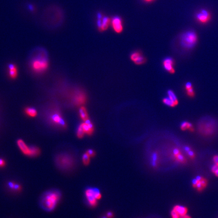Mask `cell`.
Wrapping results in <instances>:
<instances>
[{"instance_id":"4dcf8cb0","label":"cell","mask_w":218,"mask_h":218,"mask_svg":"<svg viewBox=\"0 0 218 218\" xmlns=\"http://www.w3.org/2000/svg\"><path fill=\"white\" fill-rule=\"evenodd\" d=\"M86 153L88 154V155L90 157H94L95 154V152H94V150H88Z\"/></svg>"},{"instance_id":"7a4b0ae2","label":"cell","mask_w":218,"mask_h":218,"mask_svg":"<svg viewBox=\"0 0 218 218\" xmlns=\"http://www.w3.org/2000/svg\"><path fill=\"white\" fill-rule=\"evenodd\" d=\"M61 193L59 190L52 189L46 191L40 199V205L45 211L51 212L56 208L61 199Z\"/></svg>"},{"instance_id":"c3c4849f","label":"cell","mask_w":218,"mask_h":218,"mask_svg":"<svg viewBox=\"0 0 218 218\" xmlns=\"http://www.w3.org/2000/svg\"><path fill=\"white\" fill-rule=\"evenodd\" d=\"M217 165H218V164H217Z\"/></svg>"},{"instance_id":"f546056e","label":"cell","mask_w":218,"mask_h":218,"mask_svg":"<svg viewBox=\"0 0 218 218\" xmlns=\"http://www.w3.org/2000/svg\"><path fill=\"white\" fill-rule=\"evenodd\" d=\"M15 183L14 182H13L10 181L8 183V186L9 188L10 189L13 190L14 189V188Z\"/></svg>"},{"instance_id":"ee69618b","label":"cell","mask_w":218,"mask_h":218,"mask_svg":"<svg viewBox=\"0 0 218 218\" xmlns=\"http://www.w3.org/2000/svg\"><path fill=\"white\" fill-rule=\"evenodd\" d=\"M185 149L186 151H187V152L190 150V149L189 146H186V147H185Z\"/></svg>"},{"instance_id":"e575fe53","label":"cell","mask_w":218,"mask_h":218,"mask_svg":"<svg viewBox=\"0 0 218 218\" xmlns=\"http://www.w3.org/2000/svg\"><path fill=\"white\" fill-rule=\"evenodd\" d=\"M5 165H6V162L5 161V160L0 158V167H4Z\"/></svg>"},{"instance_id":"ba28073f","label":"cell","mask_w":218,"mask_h":218,"mask_svg":"<svg viewBox=\"0 0 218 218\" xmlns=\"http://www.w3.org/2000/svg\"><path fill=\"white\" fill-rule=\"evenodd\" d=\"M31 68L36 73H43L49 67V62L45 57H38L31 62Z\"/></svg>"},{"instance_id":"6da1fadb","label":"cell","mask_w":218,"mask_h":218,"mask_svg":"<svg viewBox=\"0 0 218 218\" xmlns=\"http://www.w3.org/2000/svg\"><path fill=\"white\" fill-rule=\"evenodd\" d=\"M198 133L204 136H212L218 132V120L210 115H205L198 119L197 123Z\"/></svg>"},{"instance_id":"3957f363","label":"cell","mask_w":218,"mask_h":218,"mask_svg":"<svg viewBox=\"0 0 218 218\" xmlns=\"http://www.w3.org/2000/svg\"><path fill=\"white\" fill-rule=\"evenodd\" d=\"M55 162L57 167L64 172L72 170L75 166V161L72 154L68 150H61L56 154Z\"/></svg>"},{"instance_id":"2e32d148","label":"cell","mask_w":218,"mask_h":218,"mask_svg":"<svg viewBox=\"0 0 218 218\" xmlns=\"http://www.w3.org/2000/svg\"><path fill=\"white\" fill-rule=\"evenodd\" d=\"M85 101H86V96L82 92H80L79 94L76 95L75 97V101L77 104L81 105L84 103Z\"/></svg>"},{"instance_id":"30bf717a","label":"cell","mask_w":218,"mask_h":218,"mask_svg":"<svg viewBox=\"0 0 218 218\" xmlns=\"http://www.w3.org/2000/svg\"><path fill=\"white\" fill-rule=\"evenodd\" d=\"M112 25L114 30L118 33H122L123 29L122 19L119 16H115L112 19Z\"/></svg>"},{"instance_id":"9c48e42d","label":"cell","mask_w":218,"mask_h":218,"mask_svg":"<svg viewBox=\"0 0 218 218\" xmlns=\"http://www.w3.org/2000/svg\"><path fill=\"white\" fill-rule=\"evenodd\" d=\"M50 120L53 124L60 126L63 128H66L67 124L59 112L57 111L53 112L51 115Z\"/></svg>"},{"instance_id":"4316f807","label":"cell","mask_w":218,"mask_h":218,"mask_svg":"<svg viewBox=\"0 0 218 218\" xmlns=\"http://www.w3.org/2000/svg\"><path fill=\"white\" fill-rule=\"evenodd\" d=\"M94 190H95V198H96V200H99V198L101 197V193L99 192V190L97 189H94Z\"/></svg>"},{"instance_id":"7bdbcfd3","label":"cell","mask_w":218,"mask_h":218,"mask_svg":"<svg viewBox=\"0 0 218 218\" xmlns=\"http://www.w3.org/2000/svg\"><path fill=\"white\" fill-rule=\"evenodd\" d=\"M197 180H198V181H201V179H203V178L202 177H200V176H197Z\"/></svg>"},{"instance_id":"7402d4cb","label":"cell","mask_w":218,"mask_h":218,"mask_svg":"<svg viewBox=\"0 0 218 218\" xmlns=\"http://www.w3.org/2000/svg\"><path fill=\"white\" fill-rule=\"evenodd\" d=\"M181 129L182 130H185L186 129H189L190 130H193V125L189 122L184 121V122H182L181 124Z\"/></svg>"},{"instance_id":"d590c367","label":"cell","mask_w":218,"mask_h":218,"mask_svg":"<svg viewBox=\"0 0 218 218\" xmlns=\"http://www.w3.org/2000/svg\"><path fill=\"white\" fill-rule=\"evenodd\" d=\"M193 88V87H192V84H191V83L190 82H187L186 83V84H185V88L186 89H190V88Z\"/></svg>"},{"instance_id":"7dc6e473","label":"cell","mask_w":218,"mask_h":218,"mask_svg":"<svg viewBox=\"0 0 218 218\" xmlns=\"http://www.w3.org/2000/svg\"><path fill=\"white\" fill-rule=\"evenodd\" d=\"M102 218H108V217H105V216H103V217H102Z\"/></svg>"},{"instance_id":"ab89813d","label":"cell","mask_w":218,"mask_h":218,"mask_svg":"<svg viewBox=\"0 0 218 218\" xmlns=\"http://www.w3.org/2000/svg\"><path fill=\"white\" fill-rule=\"evenodd\" d=\"M107 217L108 218H112L113 216V214L112 212H107Z\"/></svg>"},{"instance_id":"d6986e66","label":"cell","mask_w":218,"mask_h":218,"mask_svg":"<svg viewBox=\"0 0 218 218\" xmlns=\"http://www.w3.org/2000/svg\"><path fill=\"white\" fill-rule=\"evenodd\" d=\"M173 210H174L180 216L185 215L187 212V208L181 205H176Z\"/></svg>"},{"instance_id":"b9f144b4","label":"cell","mask_w":218,"mask_h":218,"mask_svg":"<svg viewBox=\"0 0 218 218\" xmlns=\"http://www.w3.org/2000/svg\"><path fill=\"white\" fill-rule=\"evenodd\" d=\"M181 218H191V217L187 215H185L182 216H181Z\"/></svg>"},{"instance_id":"f1b7e54d","label":"cell","mask_w":218,"mask_h":218,"mask_svg":"<svg viewBox=\"0 0 218 218\" xmlns=\"http://www.w3.org/2000/svg\"><path fill=\"white\" fill-rule=\"evenodd\" d=\"M176 158H177V160H178L179 161L181 162H183L185 161V159H184V157L182 155V154H178L177 156H176Z\"/></svg>"},{"instance_id":"ac0fdd59","label":"cell","mask_w":218,"mask_h":218,"mask_svg":"<svg viewBox=\"0 0 218 218\" xmlns=\"http://www.w3.org/2000/svg\"><path fill=\"white\" fill-rule=\"evenodd\" d=\"M111 22L110 18L109 17H105L102 19V26H101V29L100 31H103L106 30L108 29L109 24Z\"/></svg>"},{"instance_id":"cb8c5ba5","label":"cell","mask_w":218,"mask_h":218,"mask_svg":"<svg viewBox=\"0 0 218 218\" xmlns=\"http://www.w3.org/2000/svg\"><path fill=\"white\" fill-rule=\"evenodd\" d=\"M163 102L165 105H167L168 106L172 107L175 106L174 103L170 99V98H169L168 96L165 98L163 99Z\"/></svg>"},{"instance_id":"bcb514c9","label":"cell","mask_w":218,"mask_h":218,"mask_svg":"<svg viewBox=\"0 0 218 218\" xmlns=\"http://www.w3.org/2000/svg\"><path fill=\"white\" fill-rule=\"evenodd\" d=\"M215 174L216 176L218 177V170H217V171H216V172L215 173Z\"/></svg>"},{"instance_id":"484cf974","label":"cell","mask_w":218,"mask_h":218,"mask_svg":"<svg viewBox=\"0 0 218 218\" xmlns=\"http://www.w3.org/2000/svg\"><path fill=\"white\" fill-rule=\"evenodd\" d=\"M171 214L172 218H181V216L174 210L172 211Z\"/></svg>"},{"instance_id":"f6af8a7d","label":"cell","mask_w":218,"mask_h":218,"mask_svg":"<svg viewBox=\"0 0 218 218\" xmlns=\"http://www.w3.org/2000/svg\"><path fill=\"white\" fill-rule=\"evenodd\" d=\"M144 1L146 2H147V3H150V2H152L154 0H144Z\"/></svg>"},{"instance_id":"7c38bea8","label":"cell","mask_w":218,"mask_h":218,"mask_svg":"<svg viewBox=\"0 0 218 218\" xmlns=\"http://www.w3.org/2000/svg\"><path fill=\"white\" fill-rule=\"evenodd\" d=\"M131 59L136 64L141 65L145 63L146 58L143 57L141 53L138 51L133 52L130 56Z\"/></svg>"},{"instance_id":"74e56055","label":"cell","mask_w":218,"mask_h":218,"mask_svg":"<svg viewBox=\"0 0 218 218\" xmlns=\"http://www.w3.org/2000/svg\"><path fill=\"white\" fill-rule=\"evenodd\" d=\"M188 154H189V156L190 157L192 158L194 157V153H193V151H191V150H189V151L188 152Z\"/></svg>"},{"instance_id":"603a6c76","label":"cell","mask_w":218,"mask_h":218,"mask_svg":"<svg viewBox=\"0 0 218 218\" xmlns=\"http://www.w3.org/2000/svg\"><path fill=\"white\" fill-rule=\"evenodd\" d=\"M84 133H85V132L84 131V129H83L82 125H81V124H80V126H79V127H78V129H77V136L78 138H81L84 137Z\"/></svg>"},{"instance_id":"1f68e13d","label":"cell","mask_w":218,"mask_h":218,"mask_svg":"<svg viewBox=\"0 0 218 218\" xmlns=\"http://www.w3.org/2000/svg\"><path fill=\"white\" fill-rule=\"evenodd\" d=\"M197 189H198V191H201V190H202L203 189H204L203 186L202 185L201 182L200 181L198 182V184L197 185Z\"/></svg>"},{"instance_id":"8992f818","label":"cell","mask_w":218,"mask_h":218,"mask_svg":"<svg viewBox=\"0 0 218 218\" xmlns=\"http://www.w3.org/2000/svg\"><path fill=\"white\" fill-rule=\"evenodd\" d=\"M43 20L49 23L60 25L64 20L63 12L57 6H51L48 8L43 13Z\"/></svg>"},{"instance_id":"52a82bcc","label":"cell","mask_w":218,"mask_h":218,"mask_svg":"<svg viewBox=\"0 0 218 218\" xmlns=\"http://www.w3.org/2000/svg\"><path fill=\"white\" fill-rule=\"evenodd\" d=\"M17 143L21 151L26 156L36 157L41 154V150L38 147L36 146H29L22 139L17 140Z\"/></svg>"},{"instance_id":"5bb4252c","label":"cell","mask_w":218,"mask_h":218,"mask_svg":"<svg viewBox=\"0 0 218 218\" xmlns=\"http://www.w3.org/2000/svg\"><path fill=\"white\" fill-rule=\"evenodd\" d=\"M82 125L84 131L88 135H91L94 131V125L91 123V121L88 119L81 124Z\"/></svg>"},{"instance_id":"44dd1931","label":"cell","mask_w":218,"mask_h":218,"mask_svg":"<svg viewBox=\"0 0 218 218\" xmlns=\"http://www.w3.org/2000/svg\"><path fill=\"white\" fill-rule=\"evenodd\" d=\"M168 95L169 98H170V99L174 103L175 106L178 105V99H177V96H176L175 94H174V92H173V91H171V90L168 91Z\"/></svg>"},{"instance_id":"4fadbf2b","label":"cell","mask_w":218,"mask_h":218,"mask_svg":"<svg viewBox=\"0 0 218 218\" xmlns=\"http://www.w3.org/2000/svg\"><path fill=\"white\" fill-rule=\"evenodd\" d=\"M163 65H164L165 69L167 71H168L169 72L171 73H174V61L171 58L168 57V58L165 59L163 62Z\"/></svg>"},{"instance_id":"277c9868","label":"cell","mask_w":218,"mask_h":218,"mask_svg":"<svg viewBox=\"0 0 218 218\" xmlns=\"http://www.w3.org/2000/svg\"><path fill=\"white\" fill-rule=\"evenodd\" d=\"M179 44L184 50L190 51L196 47L198 41V36L195 30L189 29L179 36Z\"/></svg>"},{"instance_id":"5b68a950","label":"cell","mask_w":218,"mask_h":218,"mask_svg":"<svg viewBox=\"0 0 218 218\" xmlns=\"http://www.w3.org/2000/svg\"><path fill=\"white\" fill-rule=\"evenodd\" d=\"M193 19L197 24L201 26H207L211 24L214 19V14L210 8L206 7L198 8L194 11Z\"/></svg>"},{"instance_id":"ffe728a7","label":"cell","mask_w":218,"mask_h":218,"mask_svg":"<svg viewBox=\"0 0 218 218\" xmlns=\"http://www.w3.org/2000/svg\"><path fill=\"white\" fill-rule=\"evenodd\" d=\"M79 114H80V117L82 119V120L84 121H87L88 119V112L87 109L84 107H81L80 108L79 111Z\"/></svg>"},{"instance_id":"9a60e30c","label":"cell","mask_w":218,"mask_h":218,"mask_svg":"<svg viewBox=\"0 0 218 218\" xmlns=\"http://www.w3.org/2000/svg\"><path fill=\"white\" fill-rule=\"evenodd\" d=\"M9 76L12 79H15L18 75V68L15 64H9L8 66Z\"/></svg>"},{"instance_id":"8fae6325","label":"cell","mask_w":218,"mask_h":218,"mask_svg":"<svg viewBox=\"0 0 218 218\" xmlns=\"http://www.w3.org/2000/svg\"><path fill=\"white\" fill-rule=\"evenodd\" d=\"M85 197L88 202L91 206L94 207L96 204V198L95 194L94 189H88L85 191Z\"/></svg>"},{"instance_id":"d6a6232c","label":"cell","mask_w":218,"mask_h":218,"mask_svg":"<svg viewBox=\"0 0 218 218\" xmlns=\"http://www.w3.org/2000/svg\"><path fill=\"white\" fill-rule=\"evenodd\" d=\"M200 182H201V184H202V185L203 186V187H204H204H206L207 186V181L206 179H205L203 178L201 179V181H200Z\"/></svg>"},{"instance_id":"f35d334b","label":"cell","mask_w":218,"mask_h":218,"mask_svg":"<svg viewBox=\"0 0 218 218\" xmlns=\"http://www.w3.org/2000/svg\"><path fill=\"white\" fill-rule=\"evenodd\" d=\"M173 153H174V154L176 156H177L178 154H180V152H179V150H178V149H175V150H173Z\"/></svg>"},{"instance_id":"60d3db41","label":"cell","mask_w":218,"mask_h":218,"mask_svg":"<svg viewBox=\"0 0 218 218\" xmlns=\"http://www.w3.org/2000/svg\"><path fill=\"white\" fill-rule=\"evenodd\" d=\"M213 160H214V162L217 164L218 163V156H214Z\"/></svg>"},{"instance_id":"836d02e7","label":"cell","mask_w":218,"mask_h":218,"mask_svg":"<svg viewBox=\"0 0 218 218\" xmlns=\"http://www.w3.org/2000/svg\"><path fill=\"white\" fill-rule=\"evenodd\" d=\"M218 170V165L216 164V165H214L212 166V171L213 172V173H215L216 171Z\"/></svg>"},{"instance_id":"8d00e7d4","label":"cell","mask_w":218,"mask_h":218,"mask_svg":"<svg viewBox=\"0 0 218 218\" xmlns=\"http://www.w3.org/2000/svg\"><path fill=\"white\" fill-rule=\"evenodd\" d=\"M198 180H197V179H193V185L194 187H197V185L198 184Z\"/></svg>"},{"instance_id":"d4e9b609","label":"cell","mask_w":218,"mask_h":218,"mask_svg":"<svg viewBox=\"0 0 218 218\" xmlns=\"http://www.w3.org/2000/svg\"><path fill=\"white\" fill-rule=\"evenodd\" d=\"M82 161L85 165H88L89 164V161H90V157L88 155L87 153H85L82 156Z\"/></svg>"},{"instance_id":"83f0119b","label":"cell","mask_w":218,"mask_h":218,"mask_svg":"<svg viewBox=\"0 0 218 218\" xmlns=\"http://www.w3.org/2000/svg\"><path fill=\"white\" fill-rule=\"evenodd\" d=\"M186 91H187V95H189V96L190 97H193L194 96V92L193 88L190 89H186Z\"/></svg>"},{"instance_id":"e0dca14e","label":"cell","mask_w":218,"mask_h":218,"mask_svg":"<svg viewBox=\"0 0 218 218\" xmlns=\"http://www.w3.org/2000/svg\"><path fill=\"white\" fill-rule=\"evenodd\" d=\"M26 115L30 117H36L37 115V112L36 109L31 107H27L24 109Z\"/></svg>"}]
</instances>
